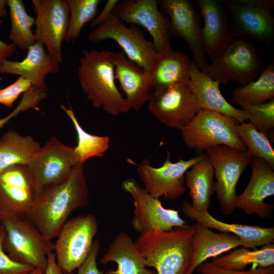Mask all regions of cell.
Returning <instances> with one entry per match:
<instances>
[{
	"instance_id": "4",
	"label": "cell",
	"mask_w": 274,
	"mask_h": 274,
	"mask_svg": "<svg viewBox=\"0 0 274 274\" xmlns=\"http://www.w3.org/2000/svg\"><path fill=\"white\" fill-rule=\"evenodd\" d=\"M5 229V251L13 260L44 271L54 244L26 218L1 215Z\"/></svg>"
},
{
	"instance_id": "11",
	"label": "cell",
	"mask_w": 274,
	"mask_h": 274,
	"mask_svg": "<svg viewBox=\"0 0 274 274\" xmlns=\"http://www.w3.org/2000/svg\"><path fill=\"white\" fill-rule=\"evenodd\" d=\"M79 163L75 147L65 145L55 137L51 138L27 164L38 195L66 181Z\"/></svg>"
},
{
	"instance_id": "30",
	"label": "cell",
	"mask_w": 274,
	"mask_h": 274,
	"mask_svg": "<svg viewBox=\"0 0 274 274\" xmlns=\"http://www.w3.org/2000/svg\"><path fill=\"white\" fill-rule=\"evenodd\" d=\"M212 262L218 267L232 270H244L251 264L262 267L273 266L274 244L266 245L254 250L243 247L227 255L214 258Z\"/></svg>"
},
{
	"instance_id": "2",
	"label": "cell",
	"mask_w": 274,
	"mask_h": 274,
	"mask_svg": "<svg viewBox=\"0 0 274 274\" xmlns=\"http://www.w3.org/2000/svg\"><path fill=\"white\" fill-rule=\"evenodd\" d=\"M116 52L110 50H84L78 67L80 85L95 108L113 116L130 110L115 83Z\"/></svg>"
},
{
	"instance_id": "6",
	"label": "cell",
	"mask_w": 274,
	"mask_h": 274,
	"mask_svg": "<svg viewBox=\"0 0 274 274\" xmlns=\"http://www.w3.org/2000/svg\"><path fill=\"white\" fill-rule=\"evenodd\" d=\"M234 119L213 111L199 110L192 120L180 129L185 146L198 151L225 146L246 152Z\"/></svg>"
},
{
	"instance_id": "37",
	"label": "cell",
	"mask_w": 274,
	"mask_h": 274,
	"mask_svg": "<svg viewBox=\"0 0 274 274\" xmlns=\"http://www.w3.org/2000/svg\"><path fill=\"white\" fill-rule=\"evenodd\" d=\"M5 229L0 225V274H29L35 268L29 265L17 262L11 259L5 251L3 242Z\"/></svg>"
},
{
	"instance_id": "24",
	"label": "cell",
	"mask_w": 274,
	"mask_h": 274,
	"mask_svg": "<svg viewBox=\"0 0 274 274\" xmlns=\"http://www.w3.org/2000/svg\"><path fill=\"white\" fill-rule=\"evenodd\" d=\"M187 84L197 96L201 110L222 114L239 123L248 121L242 110L236 108L224 98L219 88L220 84L199 70L193 61Z\"/></svg>"
},
{
	"instance_id": "1",
	"label": "cell",
	"mask_w": 274,
	"mask_h": 274,
	"mask_svg": "<svg viewBox=\"0 0 274 274\" xmlns=\"http://www.w3.org/2000/svg\"><path fill=\"white\" fill-rule=\"evenodd\" d=\"M89 200L83 164L79 163L66 181L38 194L33 210L26 217L51 241L56 237L70 214L86 207Z\"/></svg>"
},
{
	"instance_id": "46",
	"label": "cell",
	"mask_w": 274,
	"mask_h": 274,
	"mask_svg": "<svg viewBox=\"0 0 274 274\" xmlns=\"http://www.w3.org/2000/svg\"><path fill=\"white\" fill-rule=\"evenodd\" d=\"M45 271L43 270L35 268L29 274H44Z\"/></svg>"
},
{
	"instance_id": "13",
	"label": "cell",
	"mask_w": 274,
	"mask_h": 274,
	"mask_svg": "<svg viewBox=\"0 0 274 274\" xmlns=\"http://www.w3.org/2000/svg\"><path fill=\"white\" fill-rule=\"evenodd\" d=\"M122 188L133 199L131 224L136 232L141 233L152 229L168 231L189 225L180 216L178 210L164 208L158 198L148 193L134 179L124 180Z\"/></svg>"
},
{
	"instance_id": "44",
	"label": "cell",
	"mask_w": 274,
	"mask_h": 274,
	"mask_svg": "<svg viewBox=\"0 0 274 274\" xmlns=\"http://www.w3.org/2000/svg\"><path fill=\"white\" fill-rule=\"evenodd\" d=\"M17 113L15 111H13L9 115L0 119V130L7 123H8L12 118L16 117Z\"/></svg>"
},
{
	"instance_id": "47",
	"label": "cell",
	"mask_w": 274,
	"mask_h": 274,
	"mask_svg": "<svg viewBox=\"0 0 274 274\" xmlns=\"http://www.w3.org/2000/svg\"><path fill=\"white\" fill-rule=\"evenodd\" d=\"M1 224V215H0V225Z\"/></svg>"
},
{
	"instance_id": "16",
	"label": "cell",
	"mask_w": 274,
	"mask_h": 274,
	"mask_svg": "<svg viewBox=\"0 0 274 274\" xmlns=\"http://www.w3.org/2000/svg\"><path fill=\"white\" fill-rule=\"evenodd\" d=\"M36 14L34 33L47 53L59 64L63 62L61 46L65 40L70 19L66 0H32Z\"/></svg>"
},
{
	"instance_id": "9",
	"label": "cell",
	"mask_w": 274,
	"mask_h": 274,
	"mask_svg": "<svg viewBox=\"0 0 274 274\" xmlns=\"http://www.w3.org/2000/svg\"><path fill=\"white\" fill-rule=\"evenodd\" d=\"M88 39L93 43L107 39L115 41L129 60L150 75L158 55L153 42L146 39L143 31L134 25L126 26L113 13L93 29Z\"/></svg>"
},
{
	"instance_id": "8",
	"label": "cell",
	"mask_w": 274,
	"mask_h": 274,
	"mask_svg": "<svg viewBox=\"0 0 274 274\" xmlns=\"http://www.w3.org/2000/svg\"><path fill=\"white\" fill-rule=\"evenodd\" d=\"M214 170L215 192L224 215H231L235 208L238 181L250 165L252 157L246 152L225 146H217L206 150Z\"/></svg>"
},
{
	"instance_id": "33",
	"label": "cell",
	"mask_w": 274,
	"mask_h": 274,
	"mask_svg": "<svg viewBox=\"0 0 274 274\" xmlns=\"http://www.w3.org/2000/svg\"><path fill=\"white\" fill-rule=\"evenodd\" d=\"M232 97L234 101L258 104L274 99V64L265 67L257 79L235 88Z\"/></svg>"
},
{
	"instance_id": "21",
	"label": "cell",
	"mask_w": 274,
	"mask_h": 274,
	"mask_svg": "<svg viewBox=\"0 0 274 274\" xmlns=\"http://www.w3.org/2000/svg\"><path fill=\"white\" fill-rule=\"evenodd\" d=\"M115 75L130 109L140 111L153 94L150 74L120 52H116Z\"/></svg>"
},
{
	"instance_id": "45",
	"label": "cell",
	"mask_w": 274,
	"mask_h": 274,
	"mask_svg": "<svg viewBox=\"0 0 274 274\" xmlns=\"http://www.w3.org/2000/svg\"><path fill=\"white\" fill-rule=\"evenodd\" d=\"M6 1L0 0V18L8 16V12L6 9Z\"/></svg>"
},
{
	"instance_id": "22",
	"label": "cell",
	"mask_w": 274,
	"mask_h": 274,
	"mask_svg": "<svg viewBox=\"0 0 274 274\" xmlns=\"http://www.w3.org/2000/svg\"><path fill=\"white\" fill-rule=\"evenodd\" d=\"M182 211L186 217L195 221L197 224L235 235L243 242V247L246 248L254 249L257 247L273 243V227H263L224 222L213 217L208 211L194 209L187 200L183 202Z\"/></svg>"
},
{
	"instance_id": "20",
	"label": "cell",
	"mask_w": 274,
	"mask_h": 274,
	"mask_svg": "<svg viewBox=\"0 0 274 274\" xmlns=\"http://www.w3.org/2000/svg\"><path fill=\"white\" fill-rule=\"evenodd\" d=\"M203 20L201 43L204 55L215 59L232 38L230 34L227 11L223 2L217 0H199Z\"/></svg>"
},
{
	"instance_id": "25",
	"label": "cell",
	"mask_w": 274,
	"mask_h": 274,
	"mask_svg": "<svg viewBox=\"0 0 274 274\" xmlns=\"http://www.w3.org/2000/svg\"><path fill=\"white\" fill-rule=\"evenodd\" d=\"M192 238L191 255L186 274H193L196 268L211 257L215 258L232 249L243 246L236 236L227 232L216 233L196 223Z\"/></svg>"
},
{
	"instance_id": "28",
	"label": "cell",
	"mask_w": 274,
	"mask_h": 274,
	"mask_svg": "<svg viewBox=\"0 0 274 274\" xmlns=\"http://www.w3.org/2000/svg\"><path fill=\"white\" fill-rule=\"evenodd\" d=\"M214 177L213 167L206 154L186 172L185 186L189 189L188 195L194 209L208 211L211 197L215 191Z\"/></svg>"
},
{
	"instance_id": "17",
	"label": "cell",
	"mask_w": 274,
	"mask_h": 274,
	"mask_svg": "<svg viewBox=\"0 0 274 274\" xmlns=\"http://www.w3.org/2000/svg\"><path fill=\"white\" fill-rule=\"evenodd\" d=\"M159 9L156 0H124L118 2L113 13L124 23L145 28L157 53L162 54L172 48L169 20Z\"/></svg>"
},
{
	"instance_id": "32",
	"label": "cell",
	"mask_w": 274,
	"mask_h": 274,
	"mask_svg": "<svg viewBox=\"0 0 274 274\" xmlns=\"http://www.w3.org/2000/svg\"><path fill=\"white\" fill-rule=\"evenodd\" d=\"M60 107L72 121L76 130L77 145L75 151L80 163L83 164L91 158L104 157L110 147V138L88 133L80 124L72 109H67L63 105Z\"/></svg>"
},
{
	"instance_id": "31",
	"label": "cell",
	"mask_w": 274,
	"mask_h": 274,
	"mask_svg": "<svg viewBox=\"0 0 274 274\" xmlns=\"http://www.w3.org/2000/svg\"><path fill=\"white\" fill-rule=\"evenodd\" d=\"M11 19L9 39L20 49L28 50L36 42L31 27L36 19L30 16L22 0H7Z\"/></svg>"
},
{
	"instance_id": "15",
	"label": "cell",
	"mask_w": 274,
	"mask_h": 274,
	"mask_svg": "<svg viewBox=\"0 0 274 274\" xmlns=\"http://www.w3.org/2000/svg\"><path fill=\"white\" fill-rule=\"evenodd\" d=\"M38 193L27 164L9 167L0 173V215L26 217L33 209Z\"/></svg>"
},
{
	"instance_id": "12",
	"label": "cell",
	"mask_w": 274,
	"mask_h": 274,
	"mask_svg": "<svg viewBox=\"0 0 274 274\" xmlns=\"http://www.w3.org/2000/svg\"><path fill=\"white\" fill-rule=\"evenodd\" d=\"M203 156L204 154H201L188 160L180 159L173 162L168 152L167 158L159 167L153 166L147 159L139 163L129 159V162L136 165L138 177L148 193L158 199L163 196L174 200L183 195L186 189L185 183L186 172Z\"/></svg>"
},
{
	"instance_id": "5",
	"label": "cell",
	"mask_w": 274,
	"mask_h": 274,
	"mask_svg": "<svg viewBox=\"0 0 274 274\" xmlns=\"http://www.w3.org/2000/svg\"><path fill=\"white\" fill-rule=\"evenodd\" d=\"M262 66L261 56L250 40L234 38L204 73L220 84L232 81L244 86L256 80Z\"/></svg>"
},
{
	"instance_id": "18",
	"label": "cell",
	"mask_w": 274,
	"mask_h": 274,
	"mask_svg": "<svg viewBox=\"0 0 274 274\" xmlns=\"http://www.w3.org/2000/svg\"><path fill=\"white\" fill-rule=\"evenodd\" d=\"M158 3L160 10L169 17L170 38L181 37L185 41L192 54V61L204 73L209 64L202 49V28L194 7L188 0H159Z\"/></svg>"
},
{
	"instance_id": "35",
	"label": "cell",
	"mask_w": 274,
	"mask_h": 274,
	"mask_svg": "<svg viewBox=\"0 0 274 274\" xmlns=\"http://www.w3.org/2000/svg\"><path fill=\"white\" fill-rule=\"evenodd\" d=\"M70 10L68 29L65 38L67 42H74L86 23L97 15L101 0H66Z\"/></svg>"
},
{
	"instance_id": "39",
	"label": "cell",
	"mask_w": 274,
	"mask_h": 274,
	"mask_svg": "<svg viewBox=\"0 0 274 274\" xmlns=\"http://www.w3.org/2000/svg\"><path fill=\"white\" fill-rule=\"evenodd\" d=\"M196 270L201 274H274V266L260 267L249 270H232L218 267L212 262H204Z\"/></svg>"
},
{
	"instance_id": "10",
	"label": "cell",
	"mask_w": 274,
	"mask_h": 274,
	"mask_svg": "<svg viewBox=\"0 0 274 274\" xmlns=\"http://www.w3.org/2000/svg\"><path fill=\"white\" fill-rule=\"evenodd\" d=\"M223 3L231 18L232 38L270 42L274 37V20L270 10L273 0H225Z\"/></svg>"
},
{
	"instance_id": "38",
	"label": "cell",
	"mask_w": 274,
	"mask_h": 274,
	"mask_svg": "<svg viewBox=\"0 0 274 274\" xmlns=\"http://www.w3.org/2000/svg\"><path fill=\"white\" fill-rule=\"evenodd\" d=\"M32 86L31 83L19 76L11 85L0 89V104L11 108L18 97L28 91Z\"/></svg>"
},
{
	"instance_id": "41",
	"label": "cell",
	"mask_w": 274,
	"mask_h": 274,
	"mask_svg": "<svg viewBox=\"0 0 274 274\" xmlns=\"http://www.w3.org/2000/svg\"><path fill=\"white\" fill-rule=\"evenodd\" d=\"M118 0H108L106 2L100 13L97 15L91 22L90 26L94 29L105 22L113 14V10Z\"/></svg>"
},
{
	"instance_id": "40",
	"label": "cell",
	"mask_w": 274,
	"mask_h": 274,
	"mask_svg": "<svg viewBox=\"0 0 274 274\" xmlns=\"http://www.w3.org/2000/svg\"><path fill=\"white\" fill-rule=\"evenodd\" d=\"M99 250V243L98 241L93 242L90 253L86 260L78 268V274H103L97 267L96 258Z\"/></svg>"
},
{
	"instance_id": "19",
	"label": "cell",
	"mask_w": 274,
	"mask_h": 274,
	"mask_svg": "<svg viewBox=\"0 0 274 274\" xmlns=\"http://www.w3.org/2000/svg\"><path fill=\"white\" fill-rule=\"evenodd\" d=\"M250 165V180L244 191L237 195L235 208L248 215L256 214L262 218H269L273 206L265 200L274 195V168L258 157H253Z\"/></svg>"
},
{
	"instance_id": "26",
	"label": "cell",
	"mask_w": 274,
	"mask_h": 274,
	"mask_svg": "<svg viewBox=\"0 0 274 274\" xmlns=\"http://www.w3.org/2000/svg\"><path fill=\"white\" fill-rule=\"evenodd\" d=\"M110 262H115L117 269L108 270L105 274H157L147 268L135 242L124 232L116 235L99 261L104 265Z\"/></svg>"
},
{
	"instance_id": "3",
	"label": "cell",
	"mask_w": 274,
	"mask_h": 274,
	"mask_svg": "<svg viewBox=\"0 0 274 274\" xmlns=\"http://www.w3.org/2000/svg\"><path fill=\"white\" fill-rule=\"evenodd\" d=\"M195 225L164 231L152 229L140 233L135 242L147 267L157 274H186Z\"/></svg>"
},
{
	"instance_id": "34",
	"label": "cell",
	"mask_w": 274,
	"mask_h": 274,
	"mask_svg": "<svg viewBox=\"0 0 274 274\" xmlns=\"http://www.w3.org/2000/svg\"><path fill=\"white\" fill-rule=\"evenodd\" d=\"M236 130L246 147L247 154L252 158L258 157L264 160L274 168V150L267 136L249 122L237 124Z\"/></svg>"
},
{
	"instance_id": "27",
	"label": "cell",
	"mask_w": 274,
	"mask_h": 274,
	"mask_svg": "<svg viewBox=\"0 0 274 274\" xmlns=\"http://www.w3.org/2000/svg\"><path fill=\"white\" fill-rule=\"evenodd\" d=\"M192 62L184 53L172 48L158 54L150 75L153 93L174 84L187 83Z\"/></svg>"
},
{
	"instance_id": "29",
	"label": "cell",
	"mask_w": 274,
	"mask_h": 274,
	"mask_svg": "<svg viewBox=\"0 0 274 274\" xmlns=\"http://www.w3.org/2000/svg\"><path fill=\"white\" fill-rule=\"evenodd\" d=\"M41 147L31 136L6 132L0 138V173L15 165L27 164Z\"/></svg>"
},
{
	"instance_id": "42",
	"label": "cell",
	"mask_w": 274,
	"mask_h": 274,
	"mask_svg": "<svg viewBox=\"0 0 274 274\" xmlns=\"http://www.w3.org/2000/svg\"><path fill=\"white\" fill-rule=\"evenodd\" d=\"M63 271L57 263L55 253L50 252L47 255V264L44 274H63ZM70 274H74L73 272Z\"/></svg>"
},
{
	"instance_id": "23",
	"label": "cell",
	"mask_w": 274,
	"mask_h": 274,
	"mask_svg": "<svg viewBox=\"0 0 274 274\" xmlns=\"http://www.w3.org/2000/svg\"><path fill=\"white\" fill-rule=\"evenodd\" d=\"M59 71V63L45 50L38 41L27 50L21 61L6 60L0 66V74L17 75L28 80L33 86L47 91L45 80L50 74Z\"/></svg>"
},
{
	"instance_id": "14",
	"label": "cell",
	"mask_w": 274,
	"mask_h": 274,
	"mask_svg": "<svg viewBox=\"0 0 274 274\" xmlns=\"http://www.w3.org/2000/svg\"><path fill=\"white\" fill-rule=\"evenodd\" d=\"M147 109L161 123L180 130L201 110L197 96L187 83L174 84L153 93Z\"/></svg>"
},
{
	"instance_id": "36",
	"label": "cell",
	"mask_w": 274,
	"mask_h": 274,
	"mask_svg": "<svg viewBox=\"0 0 274 274\" xmlns=\"http://www.w3.org/2000/svg\"><path fill=\"white\" fill-rule=\"evenodd\" d=\"M246 114L248 121L260 132L267 135L274 128V99L258 104L235 101Z\"/></svg>"
},
{
	"instance_id": "7",
	"label": "cell",
	"mask_w": 274,
	"mask_h": 274,
	"mask_svg": "<svg viewBox=\"0 0 274 274\" xmlns=\"http://www.w3.org/2000/svg\"><path fill=\"white\" fill-rule=\"evenodd\" d=\"M98 223L92 214L68 220L56 236L54 244L57 263L68 274L82 264L91 252Z\"/></svg>"
},
{
	"instance_id": "43",
	"label": "cell",
	"mask_w": 274,
	"mask_h": 274,
	"mask_svg": "<svg viewBox=\"0 0 274 274\" xmlns=\"http://www.w3.org/2000/svg\"><path fill=\"white\" fill-rule=\"evenodd\" d=\"M16 47L13 44H8L0 40V66L15 52Z\"/></svg>"
}]
</instances>
